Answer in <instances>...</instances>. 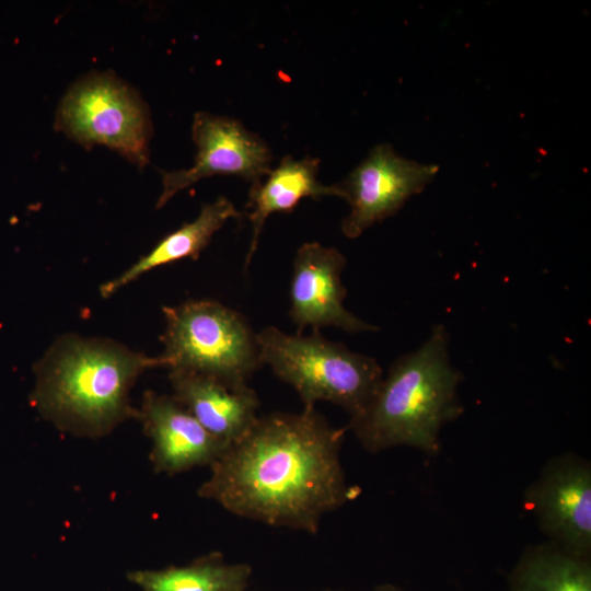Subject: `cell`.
Listing matches in <instances>:
<instances>
[{
    "mask_svg": "<svg viewBox=\"0 0 591 591\" xmlns=\"http://www.w3.org/2000/svg\"><path fill=\"white\" fill-rule=\"evenodd\" d=\"M320 160L305 158L294 160L286 155L275 170L260 179L252 183L246 207L251 209L248 218L252 223V239L245 259L247 269L257 248L258 237L266 219L275 212H290L304 198L338 197L333 185H324L317 181Z\"/></svg>",
    "mask_w": 591,
    "mask_h": 591,
    "instance_id": "obj_13",
    "label": "cell"
},
{
    "mask_svg": "<svg viewBox=\"0 0 591 591\" xmlns=\"http://www.w3.org/2000/svg\"><path fill=\"white\" fill-rule=\"evenodd\" d=\"M169 379L172 396L228 445L240 439L258 417L259 399L247 384H230L182 370H170Z\"/></svg>",
    "mask_w": 591,
    "mask_h": 591,
    "instance_id": "obj_12",
    "label": "cell"
},
{
    "mask_svg": "<svg viewBox=\"0 0 591 591\" xmlns=\"http://www.w3.org/2000/svg\"><path fill=\"white\" fill-rule=\"evenodd\" d=\"M165 329L161 355L169 370L247 384L263 364L248 322L237 311L210 299L164 306Z\"/></svg>",
    "mask_w": 591,
    "mask_h": 591,
    "instance_id": "obj_5",
    "label": "cell"
},
{
    "mask_svg": "<svg viewBox=\"0 0 591 591\" xmlns=\"http://www.w3.org/2000/svg\"><path fill=\"white\" fill-rule=\"evenodd\" d=\"M524 500L549 543L591 558V466L586 459L572 453L553 457Z\"/></svg>",
    "mask_w": 591,
    "mask_h": 591,
    "instance_id": "obj_9",
    "label": "cell"
},
{
    "mask_svg": "<svg viewBox=\"0 0 591 591\" xmlns=\"http://www.w3.org/2000/svg\"><path fill=\"white\" fill-rule=\"evenodd\" d=\"M321 591H340V590L324 589V590H321Z\"/></svg>",
    "mask_w": 591,
    "mask_h": 591,
    "instance_id": "obj_18",
    "label": "cell"
},
{
    "mask_svg": "<svg viewBox=\"0 0 591 591\" xmlns=\"http://www.w3.org/2000/svg\"><path fill=\"white\" fill-rule=\"evenodd\" d=\"M192 137L197 149L194 164L185 170L161 171L162 192L157 208L202 178L235 175L254 183L271 170L273 155L267 143L237 119L197 112Z\"/></svg>",
    "mask_w": 591,
    "mask_h": 591,
    "instance_id": "obj_8",
    "label": "cell"
},
{
    "mask_svg": "<svg viewBox=\"0 0 591 591\" xmlns=\"http://www.w3.org/2000/svg\"><path fill=\"white\" fill-rule=\"evenodd\" d=\"M164 367L113 340L66 335L36 363L31 395L39 414L57 428L100 438L129 418L138 419L129 391L148 369Z\"/></svg>",
    "mask_w": 591,
    "mask_h": 591,
    "instance_id": "obj_2",
    "label": "cell"
},
{
    "mask_svg": "<svg viewBox=\"0 0 591 591\" xmlns=\"http://www.w3.org/2000/svg\"><path fill=\"white\" fill-rule=\"evenodd\" d=\"M371 591H404L397 586L391 583H383L374 587Z\"/></svg>",
    "mask_w": 591,
    "mask_h": 591,
    "instance_id": "obj_17",
    "label": "cell"
},
{
    "mask_svg": "<svg viewBox=\"0 0 591 591\" xmlns=\"http://www.w3.org/2000/svg\"><path fill=\"white\" fill-rule=\"evenodd\" d=\"M256 340L262 364L293 387L303 408L324 401L355 418L367 408L383 378L374 358L328 340L318 329L291 335L267 326L256 333Z\"/></svg>",
    "mask_w": 591,
    "mask_h": 591,
    "instance_id": "obj_4",
    "label": "cell"
},
{
    "mask_svg": "<svg viewBox=\"0 0 591 591\" xmlns=\"http://www.w3.org/2000/svg\"><path fill=\"white\" fill-rule=\"evenodd\" d=\"M138 420L151 440L150 461L155 473L175 475L210 466L229 447L207 431L172 395L147 391Z\"/></svg>",
    "mask_w": 591,
    "mask_h": 591,
    "instance_id": "obj_11",
    "label": "cell"
},
{
    "mask_svg": "<svg viewBox=\"0 0 591 591\" xmlns=\"http://www.w3.org/2000/svg\"><path fill=\"white\" fill-rule=\"evenodd\" d=\"M241 217V212L227 197H218L215 201L201 207L195 220L184 223L177 230L165 235L157 245L137 263L131 265L116 278L100 287L103 298H108L116 291L138 279L141 275L170 263L184 258H198L209 244L213 234L228 220Z\"/></svg>",
    "mask_w": 591,
    "mask_h": 591,
    "instance_id": "obj_14",
    "label": "cell"
},
{
    "mask_svg": "<svg viewBox=\"0 0 591 591\" xmlns=\"http://www.w3.org/2000/svg\"><path fill=\"white\" fill-rule=\"evenodd\" d=\"M345 256L318 242L303 243L293 259L289 317L301 334L305 327L334 326L349 333L373 332L376 327L344 306L346 288L341 273Z\"/></svg>",
    "mask_w": 591,
    "mask_h": 591,
    "instance_id": "obj_10",
    "label": "cell"
},
{
    "mask_svg": "<svg viewBox=\"0 0 591 591\" xmlns=\"http://www.w3.org/2000/svg\"><path fill=\"white\" fill-rule=\"evenodd\" d=\"M252 573L248 564L212 552L185 566L135 570L127 578L142 591H247Z\"/></svg>",
    "mask_w": 591,
    "mask_h": 591,
    "instance_id": "obj_15",
    "label": "cell"
},
{
    "mask_svg": "<svg viewBox=\"0 0 591 591\" xmlns=\"http://www.w3.org/2000/svg\"><path fill=\"white\" fill-rule=\"evenodd\" d=\"M55 128L83 147L105 146L139 167L149 163V107L112 71L79 78L59 102Z\"/></svg>",
    "mask_w": 591,
    "mask_h": 591,
    "instance_id": "obj_6",
    "label": "cell"
},
{
    "mask_svg": "<svg viewBox=\"0 0 591 591\" xmlns=\"http://www.w3.org/2000/svg\"><path fill=\"white\" fill-rule=\"evenodd\" d=\"M508 591H591V558L549 542L528 546L508 576Z\"/></svg>",
    "mask_w": 591,
    "mask_h": 591,
    "instance_id": "obj_16",
    "label": "cell"
},
{
    "mask_svg": "<svg viewBox=\"0 0 591 591\" xmlns=\"http://www.w3.org/2000/svg\"><path fill=\"white\" fill-rule=\"evenodd\" d=\"M461 380L450 361L448 331L437 324L420 347L393 362L367 408L349 419L347 429L372 453L406 445L437 454L441 429L463 412L457 395Z\"/></svg>",
    "mask_w": 591,
    "mask_h": 591,
    "instance_id": "obj_3",
    "label": "cell"
},
{
    "mask_svg": "<svg viewBox=\"0 0 591 591\" xmlns=\"http://www.w3.org/2000/svg\"><path fill=\"white\" fill-rule=\"evenodd\" d=\"M439 167L398 155L389 143L372 148L341 182L336 183L338 198L350 207L341 221V232L349 239L395 215L414 195L433 179Z\"/></svg>",
    "mask_w": 591,
    "mask_h": 591,
    "instance_id": "obj_7",
    "label": "cell"
},
{
    "mask_svg": "<svg viewBox=\"0 0 591 591\" xmlns=\"http://www.w3.org/2000/svg\"><path fill=\"white\" fill-rule=\"evenodd\" d=\"M346 430L315 408L258 416L209 466L197 494L234 515L316 534L324 514L357 495L340 462Z\"/></svg>",
    "mask_w": 591,
    "mask_h": 591,
    "instance_id": "obj_1",
    "label": "cell"
}]
</instances>
